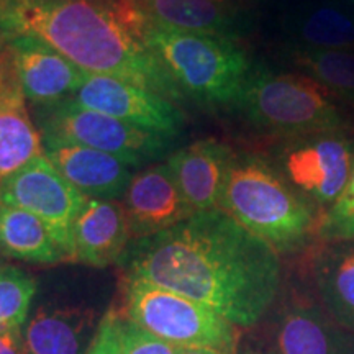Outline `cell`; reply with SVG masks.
<instances>
[{
	"label": "cell",
	"instance_id": "4316f807",
	"mask_svg": "<svg viewBox=\"0 0 354 354\" xmlns=\"http://www.w3.org/2000/svg\"><path fill=\"white\" fill-rule=\"evenodd\" d=\"M87 354H120L118 343V310L110 308L102 318Z\"/></svg>",
	"mask_w": 354,
	"mask_h": 354
},
{
	"label": "cell",
	"instance_id": "d6986e66",
	"mask_svg": "<svg viewBox=\"0 0 354 354\" xmlns=\"http://www.w3.org/2000/svg\"><path fill=\"white\" fill-rule=\"evenodd\" d=\"M308 269L317 302L336 323L354 331V241H318Z\"/></svg>",
	"mask_w": 354,
	"mask_h": 354
},
{
	"label": "cell",
	"instance_id": "9a60e30c",
	"mask_svg": "<svg viewBox=\"0 0 354 354\" xmlns=\"http://www.w3.org/2000/svg\"><path fill=\"white\" fill-rule=\"evenodd\" d=\"M43 148L56 171L88 198L120 201L133 177L131 165L99 149L61 141H43Z\"/></svg>",
	"mask_w": 354,
	"mask_h": 354
},
{
	"label": "cell",
	"instance_id": "30bf717a",
	"mask_svg": "<svg viewBox=\"0 0 354 354\" xmlns=\"http://www.w3.org/2000/svg\"><path fill=\"white\" fill-rule=\"evenodd\" d=\"M68 100L169 138L184 125V115L174 102L104 74L86 73L81 87Z\"/></svg>",
	"mask_w": 354,
	"mask_h": 354
},
{
	"label": "cell",
	"instance_id": "3957f363",
	"mask_svg": "<svg viewBox=\"0 0 354 354\" xmlns=\"http://www.w3.org/2000/svg\"><path fill=\"white\" fill-rule=\"evenodd\" d=\"M218 209L279 256L304 253L318 243L322 212L300 196L276 166L254 154L234 153Z\"/></svg>",
	"mask_w": 354,
	"mask_h": 354
},
{
	"label": "cell",
	"instance_id": "d4e9b609",
	"mask_svg": "<svg viewBox=\"0 0 354 354\" xmlns=\"http://www.w3.org/2000/svg\"><path fill=\"white\" fill-rule=\"evenodd\" d=\"M317 238L318 241H354V167L342 196L322 214Z\"/></svg>",
	"mask_w": 354,
	"mask_h": 354
},
{
	"label": "cell",
	"instance_id": "ac0fdd59",
	"mask_svg": "<svg viewBox=\"0 0 354 354\" xmlns=\"http://www.w3.org/2000/svg\"><path fill=\"white\" fill-rule=\"evenodd\" d=\"M130 240L122 201L88 198L74 223L71 261L92 268H107L123 258Z\"/></svg>",
	"mask_w": 354,
	"mask_h": 354
},
{
	"label": "cell",
	"instance_id": "e0dca14e",
	"mask_svg": "<svg viewBox=\"0 0 354 354\" xmlns=\"http://www.w3.org/2000/svg\"><path fill=\"white\" fill-rule=\"evenodd\" d=\"M232 148L216 140H201L176 151L167 159L180 192L194 214L218 209Z\"/></svg>",
	"mask_w": 354,
	"mask_h": 354
},
{
	"label": "cell",
	"instance_id": "2e32d148",
	"mask_svg": "<svg viewBox=\"0 0 354 354\" xmlns=\"http://www.w3.org/2000/svg\"><path fill=\"white\" fill-rule=\"evenodd\" d=\"M146 20L180 30L236 39L248 25L245 0H133Z\"/></svg>",
	"mask_w": 354,
	"mask_h": 354
},
{
	"label": "cell",
	"instance_id": "277c9868",
	"mask_svg": "<svg viewBox=\"0 0 354 354\" xmlns=\"http://www.w3.org/2000/svg\"><path fill=\"white\" fill-rule=\"evenodd\" d=\"M141 32L184 99L209 107L238 104L253 64L236 39L180 32L146 19Z\"/></svg>",
	"mask_w": 354,
	"mask_h": 354
},
{
	"label": "cell",
	"instance_id": "5b68a950",
	"mask_svg": "<svg viewBox=\"0 0 354 354\" xmlns=\"http://www.w3.org/2000/svg\"><path fill=\"white\" fill-rule=\"evenodd\" d=\"M344 102L307 74L253 68L236 107L259 130L282 136L351 127Z\"/></svg>",
	"mask_w": 354,
	"mask_h": 354
},
{
	"label": "cell",
	"instance_id": "7402d4cb",
	"mask_svg": "<svg viewBox=\"0 0 354 354\" xmlns=\"http://www.w3.org/2000/svg\"><path fill=\"white\" fill-rule=\"evenodd\" d=\"M300 50H354V17L333 6H320L292 20Z\"/></svg>",
	"mask_w": 354,
	"mask_h": 354
},
{
	"label": "cell",
	"instance_id": "83f0119b",
	"mask_svg": "<svg viewBox=\"0 0 354 354\" xmlns=\"http://www.w3.org/2000/svg\"><path fill=\"white\" fill-rule=\"evenodd\" d=\"M0 354H26L21 328H2L0 326Z\"/></svg>",
	"mask_w": 354,
	"mask_h": 354
},
{
	"label": "cell",
	"instance_id": "ba28073f",
	"mask_svg": "<svg viewBox=\"0 0 354 354\" xmlns=\"http://www.w3.org/2000/svg\"><path fill=\"white\" fill-rule=\"evenodd\" d=\"M277 169L300 196L325 212L349 183L354 167V128L286 138Z\"/></svg>",
	"mask_w": 354,
	"mask_h": 354
},
{
	"label": "cell",
	"instance_id": "8fae6325",
	"mask_svg": "<svg viewBox=\"0 0 354 354\" xmlns=\"http://www.w3.org/2000/svg\"><path fill=\"white\" fill-rule=\"evenodd\" d=\"M272 313L268 342L277 354H354V331L336 323L313 295L294 292Z\"/></svg>",
	"mask_w": 354,
	"mask_h": 354
},
{
	"label": "cell",
	"instance_id": "7a4b0ae2",
	"mask_svg": "<svg viewBox=\"0 0 354 354\" xmlns=\"http://www.w3.org/2000/svg\"><path fill=\"white\" fill-rule=\"evenodd\" d=\"M133 0H0V46L41 39L88 74L118 77L171 102L184 100L143 39Z\"/></svg>",
	"mask_w": 354,
	"mask_h": 354
},
{
	"label": "cell",
	"instance_id": "f546056e",
	"mask_svg": "<svg viewBox=\"0 0 354 354\" xmlns=\"http://www.w3.org/2000/svg\"><path fill=\"white\" fill-rule=\"evenodd\" d=\"M179 354H227V353H220V351H214V349H198V348H183Z\"/></svg>",
	"mask_w": 354,
	"mask_h": 354
},
{
	"label": "cell",
	"instance_id": "cb8c5ba5",
	"mask_svg": "<svg viewBox=\"0 0 354 354\" xmlns=\"http://www.w3.org/2000/svg\"><path fill=\"white\" fill-rule=\"evenodd\" d=\"M37 292V282L28 272L12 264L0 266V326L21 328Z\"/></svg>",
	"mask_w": 354,
	"mask_h": 354
},
{
	"label": "cell",
	"instance_id": "4fadbf2b",
	"mask_svg": "<svg viewBox=\"0 0 354 354\" xmlns=\"http://www.w3.org/2000/svg\"><path fill=\"white\" fill-rule=\"evenodd\" d=\"M3 44L10 48L25 99L35 109L71 99L86 77L81 68L41 39L17 37Z\"/></svg>",
	"mask_w": 354,
	"mask_h": 354
},
{
	"label": "cell",
	"instance_id": "484cf974",
	"mask_svg": "<svg viewBox=\"0 0 354 354\" xmlns=\"http://www.w3.org/2000/svg\"><path fill=\"white\" fill-rule=\"evenodd\" d=\"M118 343H120V354H179L183 349L128 320L120 312H118Z\"/></svg>",
	"mask_w": 354,
	"mask_h": 354
},
{
	"label": "cell",
	"instance_id": "ffe728a7",
	"mask_svg": "<svg viewBox=\"0 0 354 354\" xmlns=\"http://www.w3.org/2000/svg\"><path fill=\"white\" fill-rule=\"evenodd\" d=\"M92 315L74 308H39L24 331L26 354H87L97 331Z\"/></svg>",
	"mask_w": 354,
	"mask_h": 354
},
{
	"label": "cell",
	"instance_id": "f1b7e54d",
	"mask_svg": "<svg viewBox=\"0 0 354 354\" xmlns=\"http://www.w3.org/2000/svg\"><path fill=\"white\" fill-rule=\"evenodd\" d=\"M236 354H277L268 339H250L240 343Z\"/></svg>",
	"mask_w": 354,
	"mask_h": 354
},
{
	"label": "cell",
	"instance_id": "1f68e13d",
	"mask_svg": "<svg viewBox=\"0 0 354 354\" xmlns=\"http://www.w3.org/2000/svg\"><path fill=\"white\" fill-rule=\"evenodd\" d=\"M353 2H354V0H353Z\"/></svg>",
	"mask_w": 354,
	"mask_h": 354
},
{
	"label": "cell",
	"instance_id": "7c38bea8",
	"mask_svg": "<svg viewBox=\"0 0 354 354\" xmlns=\"http://www.w3.org/2000/svg\"><path fill=\"white\" fill-rule=\"evenodd\" d=\"M122 203L133 241L156 236L194 215L167 162L133 174Z\"/></svg>",
	"mask_w": 354,
	"mask_h": 354
},
{
	"label": "cell",
	"instance_id": "603a6c76",
	"mask_svg": "<svg viewBox=\"0 0 354 354\" xmlns=\"http://www.w3.org/2000/svg\"><path fill=\"white\" fill-rule=\"evenodd\" d=\"M292 63L354 109V50H300Z\"/></svg>",
	"mask_w": 354,
	"mask_h": 354
},
{
	"label": "cell",
	"instance_id": "52a82bcc",
	"mask_svg": "<svg viewBox=\"0 0 354 354\" xmlns=\"http://www.w3.org/2000/svg\"><path fill=\"white\" fill-rule=\"evenodd\" d=\"M35 110L41 141H61L99 149L123 159L131 166L165 156L171 146L169 136L79 107L69 100Z\"/></svg>",
	"mask_w": 354,
	"mask_h": 354
},
{
	"label": "cell",
	"instance_id": "44dd1931",
	"mask_svg": "<svg viewBox=\"0 0 354 354\" xmlns=\"http://www.w3.org/2000/svg\"><path fill=\"white\" fill-rule=\"evenodd\" d=\"M0 245L8 258L33 264H56L68 256L41 218L0 203Z\"/></svg>",
	"mask_w": 354,
	"mask_h": 354
},
{
	"label": "cell",
	"instance_id": "8992f818",
	"mask_svg": "<svg viewBox=\"0 0 354 354\" xmlns=\"http://www.w3.org/2000/svg\"><path fill=\"white\" fill-rule=\"evenodd\" d=\"M123 317L179 348L236 354L240 328L201 302L125 276Z\"/></svg>",
	"mask_w": 354,
	"mask_h": 354
},
{
	"label": "cell",
	"instance_id": "5bb4252c",
	"mask_svg": "<svg viewBox=\"0 0 354 354\" xmlns=\"http://www.w3.org/2000/svg\"><path fill=\"white\" fill-rule=\"evenodd\" d=\"M44 154L39 131L26 109L10 48L0 46V183Z\"/></svg>",
	"mask_w": 354,
	"mask_h": 354
},
{
	"label": "cell",
	"instance_id": "6da1fadb",
	"mask_svg": "<svg viewBox=\"0 0 354 354\" xmlns=\"http://www.w3.org/2000/svg\"><path fill=\"white\" fill-rule=\"evenodd\" d=\"M120 263L127 277L207 305L238 328L263 322L282 292L277 251L220 209L135 240Z\"/></svg>",
	"mask_w": 354,
	"mask_h": 354
},
{
	"label": "cell",
	"instance_id": "4dcf8cb0",
	"mask_svg": "<svg viewBox=\"0 0 354 354\" xmlns=\"http://www.w3.org/2000/svg\"><path fill=\"white\" fill-rule=\"evenodd\" d=\"M3 258H6V253H3V248L0 245V266H3Z\"/></svg>",
	"mask_w": 354,
	"mask_h": 354
},
{
	"label": "cell",
	"instance_id": "9c48e42d",
	"mask_svg": "<svg viewBox=\"0 0 354 354\" xmlns=\"http://www.w3.org/2000/svg\"><path fill=\"white\" fill-rule=\"evenodd\" d=\"M87 201L88 197L73 187L44 154L0 183V203L41 218L69 261L73 259L74 223Z\"/></svg>",
	"mask_w": 354,
	"mask_h": 354
}]
</instances>
